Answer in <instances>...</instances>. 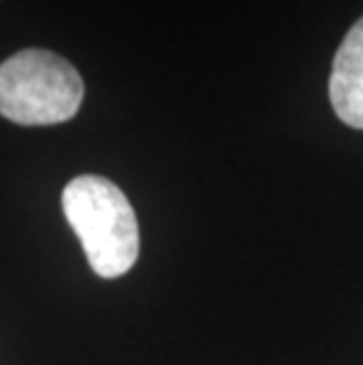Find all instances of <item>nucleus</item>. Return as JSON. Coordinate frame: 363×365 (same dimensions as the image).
<instances>
[{
  "label": "nucleus",
  "mask_w": 363,
  "mask_h": 365,
  "mask_svg": "<svg viewBox=\"0 0 363 365\" xmlns=\"http://www.w3.org/2000/svg\"><path fill=\"white\" fill-rule=\"evenodd\" d=\"M61 210L90 269L102 278L128 274L140 257V227L128 196L111 180L81 175L61 191Z\"/></svg>",
  "instance_id": "f257e3e1"
},
{
  "label": "nucleus",
  "mask_w": 363,
  "mask_h": 365,
  "mask_svg": "<svg viewBox=\"0 0 363 365\" xmlns=\"http://www.w3.org/2000/svg\"><path fill=\"white\" fill-rule=\"evenodd\" d=\"M81 73L50 50L29 48L0 64V115L17 125H57L83 104Z\"/></svg>",
  "instance_id": "f03ea898"
},
{
  "label": "nucleus",
  "mask_w": 363,
  "mask_h": 365,
  "mask_svg": "<svg viewBox=\"0 0 363 365\" xmlns=\"http://www.w3.org/2000/svg\"><path fill=\"white\" fill-rule=\"evenodd\" d=\"M330 102L344 125L363 130V17L349 29L335 54Z\"/></svg>",
  "instance_id": "7ed1b4c3"
}]
</instances>
